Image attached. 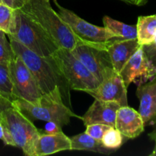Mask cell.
I'll return each mask as SVG.
<instances>
[{
  "label": "cell",
  "instance_id": "6da1fadb",
  "mask_svg": "<svg viewBox=\"0 0 156 156\" xmlns=\"http://www.w3.org/2000/svg\"><path fill=\"white\" fill-rule=\"evenodd\" d=\"M9 39L15 55L24 61L33 74L43 95L60 96L63 103L73 109L69 85L53 56H41L18 41Z\"/></svg>",
  "mask_w": 156,
  "mask_h": 156
},
{
  "label": "cell",
  "instance_id": "7a4b0ae2",
  "mask_svg": "<svg viewBox=\"0 0 156 156\" xmlns=\"http://www.w3.org/2000/svg\"><path fill=\"white\" fill-rule=\"evenodd\" d=\"M7 36L44 57L52 56L59 48L50 35L21 9L14 12L12 27Z\"/></svg>",
  "mask_w": 156,
  "mask_h": 156
},
{
  "label": "cell",
  "instance_id": "3957f363",
  "mask_svg": "<svg viewBox=\"0 0 156 156\" xmlns=\"http://www.w3.org/2000/svg\"><path fill=\"white\" fill-rule=\"evenodd\" d=\"M21 10L35 20L59 47L72 50L79 42L68 24L55 12L47 0H28Z\"/></svg>",
  "mask_w": 156,
  "mask_h": 156
},
{
  "label": "cell",
  "instance_id": "277c9868",
  "mask_svg": "<svg viewBox=\"0 0 156 156\" xmlns=\"http://www.w3.org/2000/svg\"><path fill=\"white\" fill-rule=\"evenodd\" d=\"M0 121L4 127L3 143L19 148L27 156H34L35 144L41 131L33 121L12 105L2 112Z\"/></svg>",
  "mask_w": 156,
  "mask_h": 156
},
{
  "label": "cell",
  "instance_id": "5b68a950",
  "mask_svg": "<svg viewBox=\"0 0 156 156\" xmlns=\"http://www.w3.org/2000/svg\"><path fill=\"white\" fill-rule=\"evenodd\" d=\"M12 102L14 107L31 121H53L62 128L69 123L71 117H78L73 110L63 103L60 96L43 95L37 104H31L22 99H15Z\"/></svg>",
  "mask_w": 156,
  "mask_h": 156
},
{
  "label": "cell",
  "instance_id": "8992f818",
  "mask_svg": "<svg viewBox=\"0 0 156 156\" xmlns=\"http://www.w3.org/2000/svg\"><path fill=\"white\" fill-rule=\"evenodd\" d=\"M52 56L66 79L71 90L87 93L94 89L100 83L70 50L59 47Z\"/></svg>",
  "mask_w": 156,
  "mask_h": 156
},
{
  "label": "cell",
  "instance_id": "52a82bcc",
  "mask_svg": "<svg viewBox=\"0 0 156 156\" xmlns=\"http://www.w3.org/2000/svg\"><path fill=\"white\" fill-rule=\"evenodd\" d=\"M107 44L108 42L105 44L79 42L71 50L73 55L87 67L99 82L116 73L107 50Z\"/></svg>",
  "mask_w": 156,
  "mask_h": 156
},
{
  "label": "cell",
  "instance_id": "ba28073f",
  "mask_svg": "<svg viewBox=\"0 0 156 156\" xmlns=\"http://www.w3.org/2000/svg\"><path fill=\"white\" fill-rule=\"evenodd\" d=\"M9 68L12 83L13 100L22 99L31 104L38 103L43 94L24 61L16 56L9 62Z\"/></svg>",
  "mask_w": 156,
  "mask_h": 156
},
{
  "label": "cell",
  "instance_id": "9c48e42d",
  "mask_svg": "<svg viewBox=\"0 0 156 156\" xmlns=\"http://www.w3.org/2000/svg\"><path fill=\"white\" fill-rule=\"evenodd\" d=\"M54 2L58 8V15L68 24L72 31L79 40V42L105 44L111 39L115 38L114 35L105 27H99L91 24L72 11L59 5L56 0H54Z\"/></svg>",
  "mask_w": 156,
  "mask_h": 156
},
{
  "label": "cell",
  "instance_id": "30bf717a",
  "mask_svg": "<svg viewBox=\"0 0 156 156\" xmlns=\"http://www.w3.org/2000/svg\"><path fill=\"white\" fill-rule=\"evenodd\" d=\"M126 88L131 83H143L156 75V69L148 59L142 46L132 55L119 73Z\"/></svg>",
  "mask_w": 156,
  "mask_h": 156
},
{
  "label": "cell",
  "instance_id": "8fae6325",
  "mask_svg": "<svg viewBox=\"0 0 156 156\" xmlns=\"http://www.w3.org/2000/svg\"><path fill=\"white\" fill-rule=\"evenodd\" d=\"M87 93L94 99L117 102L121 106L128 105L127 88L117 73L105 78L94 89Z\"/></svg>",
  "mask_w": 156,
  "mask_h": 156
},
{
  "label": "cell",
  "instance_id": "7c38bea8",
  "mask_svg": "<svg viewBox=\"0 0 156 156\" xmlns=\"http://www.w3.org/2000/svg\"><path fill=\"white\" fill-rule=\"evenodd\" d=\"M136 96L140 100L139 113L145 126L156 123V75L150 80L138 84Z\"/></svg>",
  "mask_w": 156,
  "mask_h": 156
},
{
  "label": "cell",
  "instance_id": "4fadbf2b",
  "mask_svg": "<svg viewBox=\"0 0 156 156\" xmlns=\"http://www.w3.org/2000/svg\"><path fill=\"white\" fill-rule=\"evenodd\" d=\"M115 128L127 140H134L143 133L145 124L139 111L127 106H122L117 112Z\"/></svg>",
  "mask_w": 156,
  "mask_h": 156
},
{
  "label": "cell",
  "instance_id": "5bb4252c",
  "mask_svg": "<svg viewBox=\"0 0 156 156\" xmlns=\"http://www.w3.org/2000/svg\"><path fill=\"white\" fill-rule=\"evenodd\" d=\"M120 107H122L121 105L117 102L94 99L92 105L81 118L85 126L102 123L115 127L116 116Z\"/></svg>",
  "mask_w": 156,
  "mask_h": 156
},
{
  "label": "cell",
  "instance_id": "9a60e30c",
  "mask_svg": "<svg viewBox=\"0 0 156 156\" xmlns=\"http://www.w3.org/2000/svg\"><path fill=\"white\" fill-rule=\"evenodd\" d=\"M140 47L137 39L113 38L108 42L107 50L109 53L113 68L119 73L128 59Z\"/></svg>",
  "mask_w": 156,
  "mask_h": 156
},
{
  "label": "cell",
  "instance_id": "2e32d148",
  "mask_svg": "<svg viewBox=\"0 0 156 156\" xmlns=\"http://www.w3.org/2000/svg\"><path fill=\"white\" fill-rule=\"evenodd\" d=\"M63 151H72L70 137L62 131L56 134L41 133L35 144L34 156L49 155Z\"/></svg>",
  "mask_w": 156,
  "mask_h": 156
},
{
  "label": "cell",
  "instance_id": "e0dca14e",
  "mask_svg": "<svg viewBox=\"0 0 156 156\" xmlns=\"http://www.w3.org/2000/svg\"><path fill=\"white\" fill-rule=\"evenodd\" d=\"M70 139L72 143V150L88 151L104 155H111L116 151L105 147L101 140L93 138L85 132L70 137Z\"/></svg>",
  "mask_w": 156,
  "mask_h": 156
},
{
  "label": "cell",
  "instance_id": "ac0fdd59",
  "mask_svg": "<svg viewBox=\"0 0 156 156\" xmlns=\"http://www.w3.org/2000/svg\"><path fill=\"white\" fill-rule=\"evenodd\" d=\"M136 39L140 46L151 44L156 40V15L140 16L137 19Z\"/></svg>",
  "mask_w": 156,
  "mask_h": 156
},
{
  "label": "cell",
  "instance_id": "d6986e66",
  "mask_svg": "<svg viewBox=\"0 0 156 156\" xmlns=\"http://www.w3.org/2000/svg\"><path fill=\"white\" fill-rule=\"evenodd\" d=\"M104 27L111 31L117 38L123 39H136V26L129 25L114 20L108 16L103 18Z\"/></svg>",
  "mask_w": 156,
  "mask_h": 156
},
{
  "label": "cell",
  "instance_id": "ffe728a7",
  "mask_svg": "<svg viewBox=\"0 0 156 156\" xmlns=\"http://www.w3.org/2000/svg\"><path fill=\"white\" fill-rule=\"evenodd\" d=\"M125 140H127L115 127H110L104 134L101 142L105 147L117 150L122 146Z\"/></svg>",
  "mask_w": 156,
  "mask_h": 156
},
{
  "label": "cell",
  "instance_id": "44dd1931",
  "mask_svg": "<svg viewBox=\"0 0 156 156\" xmlns=\"http://www.w3.org/2000/svg\"><path fill=\"white\" fill-rule=\"evenodd\" d=\"M0 94L12 101V83L10 77L9 63L0 62Z\"/></svg>",
  "mask_w": 156,
  "mask_h": 156
},
{
  "label": "cell",
  "instance_id": "7402d4cb",
  "mask_svg": "<svg viewBox=\"0 0 156 156\" xmlns=\"http://www.w3.org/2000/svg\"><path fill=\"white\" fill-rule=\"evenodd\" d=\"M15 9L0 2V30L9 34L10 32Z\"/></svg>",
  "mask_w": 156,
  "mask_h": 156
},
{
  "label": "cell",
  "instance_id": "603a6c76",
  "mask_svg": "<svg viewBox=\"0 0 156 156\" xmlns=\"http://www.w3.org/2000/svg\"><path fill=\"white\" fill-rule=\"evenodd\" d=\"M6 36L7 34L5 33L0 30V62L9 63L12 59L16 57V55Z\"/></svg>",
  "mask_w": 156,
  "mask_h": 156
},
{
  "label": "cell",
  "instance_id": "cb8c5ba5",
  "mask_svg": "<svg viewBox=\"0 0 156 156\" xmlns=\"http://www.w3.org/2000/svg\"><path fill=\"white\" fill-rule=\"evenodd\" d=\"M110 127H112V126H110L106 124H102V123H93V124H89L86 126L85 133L96 140H101L104 134Z\"/></svg>",
  "mask_w": 156,
  "mask_h": 156
},
{
  "label": "cell",
  "instance_id": "d4e9b609",
  "mask_svg": "<svg viewBox=\"0 0 156 156\" xmlns=\"http://www.w3.org/2000/svg\"><path fill=\"white\" fill-rule=\"evenodd\" d=\"M148 59L150 60L153 66L156 69V40L151 44L142 46Z\"/></svg>",
  "mask_w": 156,
  "mask_h": 156
},
{
  "label": "cell",
  "instance_id": "484cf974",
  "mask_svg": "<svg viewBox=\"0 0 156 156\" xmlns=\"http://www.w3.org/2000/svg\"><path fill=\"white\" fill-rule=\"evenodd\" d=\"M62 131V127L53 121H47L44 127V133L47 134H56Z\"/></svg>",
  "mask_w": 156,
  "mask_h": 156
},
{
  "label": "cell",
  "instance_id": "4316f807",
  "mask_svg": "<svg viewBox=\"0 0 156 156\" xmlns=\"http://www.w3.org/2000/svg\"><path fill=\"white\" fill-rule=\"evenodd\" d=\"M28 0H0V2L9 6L13 9H20Z\"/></svg>",
  "mask_w": 156,
  "mask_h": 156
},
{
  "label": "cell",
  "instance_id": "83f0119b",
  "mask_svg": "<svg viewBox=\"0 0 156 156\" xmlns=\"http://www.w3.org/2000/svg\"><path fill=\"white\" fill-rule=\"evenodd\" d=\"M12 106V101L0 94V116L4 111Z\"/></svg>",
  "mask_w": 156,
  "mask_h": 156
},
{
  "label": "cell",
  "instance_id": "f1b7e54d",
  "mask_svg": "<svg viewBox=\"0 0 156 156\" xmlns=\"http://www.w3.org/2000/svg\"><path fill=\"white\" fill-rule=\"evenodd\" d=\"M149 137L150 138L151 140H153L154 139L156 138V123L154 125V129H152V131L149 133Z\"/></svg>",
  "mask_w": 156,
  "mask_h": 156
},
{
  "label": "cell",
  "instance_id": "f546056e",
  "mask_svg": "<svg viewBox=\"0 0 156 156\" xmlns=\"http://www.w3.org/2000/svg\"><path fill=\"white\" fill-rule=\"evenodd\" d=\"M148 2V0H134V5L137 6H142L146 5Z\"/></svg>",
  "mask_w": 156,
  "mask_h": 156
},
{
  "label": "cell",
  "instance_id": "4dcf8cb0",
  "mask_svg": "<svg viewBox=\"0 0 156 156\" xmlns=\"http://www.w3.org/2000/svg\"><path fill=\"white\" fill-rule=\"evenodd\" d=\"M4 136H5L4 127H3L1 121H0V140L3 141V140H4Z\"/></svg>",
  "mask_w": 156,
  "mask_h": 156
},
{
  "label": "cell",
  "instance_id": "1f68e13d",
  "mask_svg": "<svg viewBox=\"0 0 156 156\" xmlns=\"http://www.w3.org/2000/svg\"><path fill=\"white\" fill-rule=\"evenodd\" d=\"M153 141L155 142V146H154L153 150H152V153L150 154V156H156V138L154 139Z\"/></svg>",
  "mask_w": 156,
  "mask_h": 156
},
{
  "label": "cell",
  "instance_id": "d6a6232c",
  "mask_svg": "<svg viewBox=\"0 0 156 156\" xmlns=\"http://www.w3.org/2000/svg\"><path fill=\"white\" fill-rule=\"evenodd\" d=\"M120 1L126 3V4L134 5V0H120Z\"/></svg>",
  "mask_w": 156,
  "mask_h": 156
},
{
  "label": "cell",
  "instance_id": "836d02e7",
  "mask_svg": "<svg viewBox=\"0 0 156 156\" xmlns=\"http://www.w3.org/2000/svg\"><path fill=\"white\" fill-rule=\"evenodd\" d=\"M47 1H50V0H47Z\"/></svg>",
  "mask_w": 156,
  "mask_h": 156
}]
</instances>
